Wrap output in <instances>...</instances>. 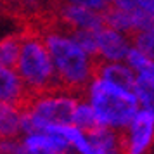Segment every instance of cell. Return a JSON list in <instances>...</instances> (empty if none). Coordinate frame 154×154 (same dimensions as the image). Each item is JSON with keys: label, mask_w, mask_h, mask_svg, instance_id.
<instances>
[{"label": "cell", "mask_w": 154, "mask_h": 154, "mask_svg": "<svg viewBox=\"0 0 154 154\" xmlns=\"http://www.w3.org/2000/svg\"><path fill=\"white\" fill-rule=\"evenodd\" d=\"M38 29L52 57L57 87L82 94L97 73V59L87 54L75 42L69 29L59 26L56 21L47 23Z\"/></svg>", "instance_id": "6da1fadb"}, {"label": "cell", "mask_w": 154, "mask_h": 154, "mask_svg": "<svg viewBox=\"0 0 154 154\" xmlns=\"http://www.w3.org/2000/svg\"><path fill=\"white\" fill-rule=\"evenodd\" d=\"M82 97L94 107L99 126L111 128L114 132H123L140 111L139 97L133 88L111 83L97 75L83 88Z\"/></svg>", "instance_id": "7a4b0ae2"}, {"label": "cell", "mask_w": 154, "mask_h": 154, "mask_svg": "<svg viewBox=\"0 0 154 154\" xmlns=\"http://www.w3.org/2000/svg\"><path fill=\"white\" fill-rule=\"evenodd\" d=\"M80 97L82 94L66 90L63 87L31 95L23 106V133L43 132L50 125L71 123Z\"/></svg>", "instance_id": "3957f363"}, {"label": "cell", "mask_w": 154, "mask_h": 154, "mask_svg": "<svg viewBox=\"0 0 154 154\" xmlns=\"http://www.w3.org/2000/svg\"><path fill=\"white\" fill-rule=\"evenodd\" d=\"M16 71L31 95L57 87L52 57L38 28H28L23 31L21 52L16 63Z\"/></svg>", "instance_id": "277c9868"}, {"label": "cell", "mask_w": 154, "mask_h": 154, "mask_svg": "<svg viewBox=\"0 0 154 154\" xmlns=\"http://www.w3.org/2000/svg\"><path fill=\"white\" fill-rule=\"evenodd\" d=\"M123 154H147L154 146V119L140 109L121 132Z\"/></svg>", "instance_id": "5b68a950"}, {"label": "cell", "mask_w": 154, "mask_h": 154, "mask_svg": "<svg viewBox=\"0 0 154 154\" xmlns=\"http://www.w3.org/2000/svg\"><path fill=\"white\" fill-rule=\"evenodd\" d=\"M71 151L76 154H123L121 132L99 126L90 132H82Z\"/></svg>", "instance_id": "8992f818"}, {"label": "cell", "mask_w": 154, "mask_h": 154, "mask_svg": "<svg viewBox=\"0 0 154 154\" xmlns=\"http://www.w3.org/2000/svg\"><path fill=\"white\" fill-rule=\"evenodd\" d=\"M54 21L69 29H100L104 24V14H99L80 5H75L68 0H57L54 5Z\"/></svg>", "instance_id": "52a82bcc"}, {"label": "cell", "mask_w": 154, "mask_h": 154, "mask_svg": "<svg viewBox=\"0 0 154 154\" xmlns=\"http://www.w3.org/2000/svg\"><path fill=\"white\" fill-rule=\"evenodd\" d=\"M133 47V36L109 26L97 31V63H123Z\"/></svg>", "instance_id": "ba28073f"}, {"label": "cell", "mask_w": 154, "mask_h": 154, "mask_svg": "<svg viewBox=\"0 0 154 154\" xmlns=\"http://www.w3.org/2000/svg\"><path fill=\"white\" fill-rule=\"evenodd\" d=\"M29 97L31 94L28 92L16 68L0 66V102L24 106Z\"/></svg>", "instance_id": "9c48e42d"}, {"label": "cell", "mask_w": 154, "mask_h": 154, "mask_svg": "<svg viewBox=\"0 0 154 154\" xmlns=\"http://www.w3.org/2000/svg\"><path fill=\"white\" fill-rule=\"evenodd\" d=\"M64 149L47 132L23 133L17 154H63Z\"/></svg>", "instance_id": "30bf717a"}, {"label": "cell", "mask_w": 154, "mask_h": 154, "mask_svg": "<svg viewBox=\"0 0 154 154\" xmlns=\"http://www.w3.org/2000/svg\"><path fill=\"white\" fill-rule=\"evenodd\" d=\"M95 75L126 88H135V82H137L135 71L125 61L123 63H99Z\"/></svg>", "instance_id": "8fae6325"}, {"label": "cell", "mask_w": 154, "mask_h": 154, "mask_svg": "<svg viewBox=\"0 0 154 154\" xmlns=\"http://www.w3.org/2000/svg\"><path fill=\"white\" fill-rule=\"evenodd\" d=\"M23 106L0 102V139L21 137Z\"/></svg>", "instance_id": "7c38bea8"}, {"label": "cell", "mask_w": 154, "mask_h": 154, "mask_svg": "<svg viewBox=\"0 0 154 154\" xmlns=\"http://www.w3.org/2000/svg\"><path fill=\"white\" fill-rule=\"evenodd\" d=\"M21 42L23 33H9L4 38H0V66L16 68L21 52Z\"/></svg>", "instance_id": "4fadbf2b"}, {"label": "cell", "mask_w": 154, "mask_h": 154, "mask_svg": "<svg viewBox=\"0 0 154 154\" xmlns=\"http://www.w3.org/2000/svg\"><path fill=\"white\" fill-rule=\"evenodd\" d=\"M71 123H73L75 126H78L80 130H83V132H90V130L99 128L97 114H95V111H94V107L88 104V100H85L83 97H80L76 107H75Z\"/></svg>", "instance_id": "5bb4252c"}, {"label": "cell", "mask_w": 154, "mask_h": 154, "mask_svg": "<svg viewBox=\"0 0 154 154\" xmlns=\"http://www.w3.org/2000/svg\"><path fill=\"white\" fill-rule=\"evenodd\" d=\"M97 31L99 29H76V31H71V35L75 38V42L87 54L95 57V54H97Z\"/></svg>", "instance_id": "9a60e30c"}, {"label": "cell", "mask_w": 154, "mask_h": 154, "mask_svg": "<svg viewBox=\"0 0 154 154\" xmlns=\"http://www.w3.org/2000/svg\"><path fill=\"white\" fill-rule=\"evenodd\" d=\"M133 45L140 49L144 54H147L151 59H154V24L147 29L137 31L133 35Z\"/></svg>", "instance_id": "2e32d148"}, {"label": "cell", "mask_w": 154, "mask_h": 154, "mask_svg": "<svg viewBox=\"0 0 154 154\" xmlns=\"http://www.w3.org/2000/svg\"><path fill=\"white\" fill-rule=\"evenodd\" d=\"M135 88H149L154 90V59H149L147 64H144L135 73Z\"/></svg>", "instance_id": "e0dca14e"}, {"label": "cell", "mask_w": 154, "mask_h": 154, "mask_svg": "<svg viewBox=\"0 0 154 154\" xmlns=\"http://www.w3.org/2000/svg\"><path fill=\"white\" fill-rule=\"evenodd\" d=\"M133 90L139 97L140 109L149 112L151 118L154 119V90H149V88H133Z\"/></svg>", "instance_id": "ac0fdd59"}, {"label": "cell", "mask_w": 154, "mask_h": 154, "mask_svg": "<svg viewBox=\"0 0 154 154\" xmlns=\"http://www.w3.org/2000/svg\"><path fill=\"white\" fill-rule=\"evenodd\" d=\"M149 59H151V57L147 56V54H144L140 49H137V47L133 45L132 50H130V52H128V56H126L125 63L128 64V66H130L135 73H137V71H139L144 64H147V61H149Z\"/></svg>", "instance_id": "d6986e66"}, {"label": "cell", "mask_w": 154, "mask_h": 154, "mask_svg": "<svg viewBox=\"0 0 154 154\" xmlns=\"http://www.w3.org/2000/svg\"><path fill=\"white\" fill-rule=\"evenodd\" d=\"M68 2L83 9H88V11H94V12H99V14H104L111 7V0H68Z\"/></svg>", "instance_id": "ffe728a7"}, {"label": "cell", "mask_w": 154, "mask_h": 154, "mask_svg": "<svg viewBox=\"0 0 154 154\" xmlns=\"http://www.w3.org/2000/svg\"><path fill=\"white\" fill-rule=\"evenodd\" d=\"M19 149V137L0 139V154H17Z\"/></svg>", "instance_id": "44dd1931"}, {"label": "cell", "mask_w": 154, "mask_h": 154, "mask_svg": "<svg viewBox=\"0 0 154 154\" xmlns=\"http://www.w3.org/2000/svg\"><path fill=\"white\" fill-rule=\"evenodd\" d=\"M111 7H116V9H123V11H137L139 9V4L137 0H111Z\"/></svg>", "instance_id": "7402d4cb"}, {"label": "cell", "mask_w": 154, "mask_h": 154, "mask_svg": "<svg viewBox=\"0 0 154 154\" xmlns=\"http://www.w3.org/2000/svg\"><path fill=\"white\" fill-rule=\"evenodd\" d=\"M137 4L142 11H146L149 16L154 17V0H137Z\"/></svg>", "instance_id": "603a6c76"}, {"label": "cell", "mask_w": 154, "mask_h": 154, "mask_svg": "<svg viewBox=\"0 0 154 154\" xmlns=\"http://www.w3.org/2000/svg\"><path fill=\"white\" fill-rule=\"evenodd\" d=\"M19 7V0H0V7Z\"/></svg>", "instance_id": "cb8c5ba5"}, {"label": "cell", "mask_w": 154, "mask_h": 154, "mask_svg": "<svg viewBox=\"0 0 154 154\" xmlns=\"http://www.w3.org/2000/svg\"><path fill=\"white\" fill-rule=\"evenodd\" d=\"M63 154H76V152H75V151H64Z\"/></svg>", "instance_id": "d4e9b609"}, {"label": "cell", "mask_w": 154, "mask_h": 154, "mask_svg": "<svg viewBox=\"0 0 154 154\" xmlns=\"http://www.w3.org/2000/svg\"><path fill=\"white\" fill-rule=\"evenodd\" d=\"M56 2H57V0H56Z\"/></svg>", "instance_id": "484cf974"}]
</instances>
